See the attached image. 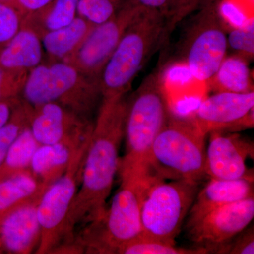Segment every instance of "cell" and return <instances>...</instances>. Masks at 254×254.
Masks as SVG:
<instances>
[{
    "instance_id": "6da1fadb",
    "label": "cell",
    "mask_w": 254,
    "mask_h": 254,
    "mask_svg": "<svg viewBox=\"0 0 254 254\" xmlns=\"http://www.w3.org/2000/svg\"><path fill=\"white\" fill-rule=\"evenodd\" d=\"M127 110L125 96L102 102L81 170V189L66 218L65 240L73 238L76 227L98 221L106 213L107 200L118 172Z\"/></svg>"
},
{
    "instance_id": "7a4b0ae2",
    "label": "cell",
    "mask_w": 254,
    "mask_h": 254,
    "mask_svg": "<svg viewBox=\"0 0 254 254\" xmlns=\"http://www.w3.org/2000/svg\"><path fill=\"white\" fill-rule=\"evenodd\" d=\"M161 70L155 69L127 100L125 153L119 161L121 184H129L143 195L153 184L150 157L153 143L170 118Z\"/></svg>"
},
{
    "instance_id": "3957f363",
    "label": "cell",
    "mask_w": 254,
    "mask_h": 254,
    "mask_svg": "<svg viewBox=\"0 0 254 254\" xmlns=\"http://www.w3.org/2000/svg\"><path fill=\"white\" fill-rule=\"evenodd\" d=\"M165 16L140 9L128 25L100 79L103 100L125 96L137 74L159 47L165 44Z\"/></svg>"
},
{
    "instance_id": "277c9868",
    "label": "cell",
    "mask_w": 254,
    "mask_h": 254,
    "mask_svg": "<svg viewBox=\"0 0 254 254\" xmlns=\"http://www.w3.org/2000/svg\"><path fill=\"white\" fill-rule=\"evenodd\" d=\"M206 137L193 117L170 114L152 148L150 169L154 181L183 180L201 183L208 177Z\"/></svg>"
},
{
    "instance_id": "5b68a950",
    "label": "cell",
    "mask_w": 254,
    "mask_h": 254,
    "mask_svg": "<svg viewBox=\"0 0 254 254\" xmlns=\"http://www.w3.org/2000/svg\"><path fill=\"white\" fill-rule=\"evenodd\" d=\"M22 93L25 101L33 107L56 103L86 120L101 95L98 83L64 62L41 64L32 68Z\"/></svg>"
},
{
    "instance_id": "8992f818",
    "label": "cell",
    "mask_w": 254,
    "mask_h": 254,
    "mask_svg": "<svg viewBox=\"0 0 254 254\" xmlns=\"http://www.w3.org/2000/svg\"><path fill=\"white\" fill-rule=\"evenodd\" d=\"M200 185L190 180H163L148 187L141 200L142 234L175 242Z\"/></svg>"
},
{
    "instance_id": "52a82bcc",
    "label": "cell",
    "mask_w": 254,
    "mask_h": 254,
    "mask_svg": "<svg viewBox=\"0 0 254 254\" xmlns=\"http://www.w3.org/2000/svg\"><path fill=\"white\" fill-rule=\"evenodd\" d=\"M213 0L196 11L180 41V54L191 76L208 81L227 56V29Z\"/></svg>"
},
{
    "instance_id": "ba28073f",
    "label": "cell",
    "mask_w": 254,
    "mask_h": 254,
    "mask_svg": "<svg viewBox=\"0 0 254 254\" xmlns=\"http://www.w3.org/2000/svg\"><path fill=\"white\" fill-rule=\"evenodd\" d=\"M142 196L138 189L121 184L109 208L98 221L88 225L82 240L90 254H118L119 250L142 233Z\"/></svg>"
},
{
    "instance_id": "9c48e42d",
    "label": "cell",
    "mask_w": 254,
    "mask_h": 254,
    "mask_svg": "<svg viewBox=\"0 0 254 254\" xmlns=\"http://www.w3.org/2000/svg\"><path fill=\"white\" fill-rule=\"evenodd\" d=\"M90 139L75 153L66 172L48 187L42 195L37 208L41 240L36 254L53 253L64 240L66 218L77 192Z\"/></svg>"
},
{
    "instance_id": "30bf717a",
    "label": "cell",
    "mask_w": 254,
    "mask_h": 254,
    "mask_svg": "<svg viewBox=\"0 0 254 254\" xmlns=\"http://www.w3.org/2000/svg\"><path fill=\"white\" fill-rule=\"evenodd\" d=\"M140 9L124 3L115 16L104 23L95 25L78 49L64 63L72 65L100 86L105 65Z\"/></svg>"
},
{
    "instance_id": "8fae6325",
    "label": "cell",
    "mask_w": 254,
    "mask_h": 254,
    "mask_svg": "<svg viewBox=\"0 0 254 254\" xmlns=\"http://www.w3.org/2000/svg\"><path fill=\"white\" fill-rule=\"evenodd\" d=\"M254 197L225 205L185 225L193 247L205 254H218L253 221Z\"/></svg>"
},
{
    "instance_id": "7c38bea8",
    "label": "cell",
    "mask_w": 254,
    "mask_h": 254,
    "mask_svg": "<svg viewBox=\"0 0 254 254\" xmlns=\"http://www.w3.org/2000/svg\"><path fill=\"white\" fill-rule=\"evenodd\" d=\"M94 123L56 103L33 107L29 128L40 145H80L91 138Z\"/></svg>"
},
{
    "instance_id": "4fadbf2b",
    "label": "cell",
    "mask_w": 254,
    "mask_h": 254,
    "mask_svg": "<svg viewBox=\"0 0 254 254\" xmlns=\"http://www.w3.org/2000/svg\"><path fill=\"white\" fill-rule=\"evenodd\" d=\"M208 135L206 164L209 178L254 180L253 170L247 165L249 158L254 159L253 142L231 132L215 131Z\"/></svg>"
},
{
    "instance_id": "5bb4252c",
    "label": "cell",
    "mask_w": 254,
    "mask_h": 254,
    "mask_svg": "<svg viewBox=\"0 0 254 254\" xmlns=\"http://www.w3.org/2000/svg\"><path fill=\"white\" fill-rule=\"evenodd\" d=\"M254 108V92L245 93L219 92L200 103L193 118L202 131L228 132Z\"/></svg>"
},
{
    "instance_id": "9a60e30c",
    "label": "cell",
    "mask_w": 254,
    "mask_h": 254,
    "mask_svg": "<svg viewBox=\"0 0 254 254\" xmlns=\"http://www.w3.org/2000/svg\"><path fill=\"white\" fill-rule=\"evenodd\" d=\"M39 202L21 205L1 219L0 247L2 252L28 254L38 248L41 240V225L37 214Z\"/></svg>"
},
{
    "instance_id": "2e32d148",
    "label": "cell",
    "mask_w": 254,
    "mask_h": 254,
    "mask_svg": "<svg viewBox=\"0 0 254 254\" xmlns=\"http://www.w3.org/2000/svg\"><path fill=\"white\" fill-rule=\"evenodd\" d=\"M254 180H220L210 178L200 188L191 205L185 225L191 223L203 215L224 206L254 197Z\"/></svg>"
},
{
    "instance_id": "e0dca14e",
    "label": "cell",
    "mask_w": 254,
    "mask_h": 254,
    "mask_svg": "<svg viewBox=\"0 0 254 254\" xmlns=\"http://www.w3.org/2000/svg\"><path fill=\"white\" fill-rule=\"evenodd\" d=\"M43 44L33 30L21 26L0 54V66L9 71H28L42 64Z\"/></svg>"
},
{
    "instance_id": "ac0fdd59",
    "label": "cell",
    "mask_w": 254,
    "mask_h": 254,
    "mask_svg": "<svg viewBox=\"0 0 254 254\" xmlns=\"http://www.w3.org/2000/svg\"><path fill=\"white\" fill-rule=\"evenodd\" d=\"M84 143L80 145L66 143L41 145L33 155L30 170L48 187L66 172L75 153Z\"/></svg>"
},
{
    "instance_id": "d6986e66",
    "label": "cell",
    "mask_w": 254,
    "mask_h": 254,
    "mask_svg": "<svg viewBox=\"0 0 254 254\" xmlns=\"http://www.w3.org/2000/svg\"><path fill=\"white\" fill-rule=\"evenodd\" d=\"M48 188L30 170L0 182V221L14 209L40 201Z\"/></svg>"
},
{
    "instance_id": "ffe728a7",
    "label": "cell",
    "mask_w": 254,
    "mask_h": 254,
    "mask_svg": "<svg viewBox=\"0 0 254 254\" xmlns=\"http://www.w3.org/2000/svg\"><path fill=\"white\" fill-rule=\"evenodd\" d=\"M95 26L78 16L67 26L43 34L42 44L52 62H64L78 49Z\"/></svg>"
},
{
    "instance_id": "44dd1931",
    "label": "cell",
    "mask_w": 254,
    "mask_h": 254,
    "mask_svg": "<svg viewBox=\"0 0 254 254\" xmlns=\"http://www.w3.org/2000/svg\"><path fill=\"white\" fill-rule=\"evenodd\" d=\"M208 83L215 93H245L254 91L248 61L235 54L225 57Z\"/></svg>"
},
{
    "instance_id": "7402d4cb",
    "label": "cell",
    "mask_w": 254,
    "mask_h": 254,
    "mask_svg": "<svg viewBox=\"0 0 254 254\" xmlns=\"http://www.w3.org/2000/svg\"><path fill=\"white\" fill-rule=\"evenodd\" d=\"M78 0H53L41 10L23 18L21 26L30 28L41 38L72 22L77 14Z\"/></svg>"
},
{
    "instance_id": "603a6c76",
    "label": "cell",
    "mask_w": 254,
    "mask_h": 254,
    "mask_svg": "<svg viewBox=\"0 0 254 254\" xmlns=\"http://www.w3.org/2000/svg\"><path fill=\"white\" fill-rule=\"evenodd\" d=\"M40 145L29 127L21 131L0 166V182L29 170L32 158Z\"/></svg>"
},
{
    "instance_id": "cb8c5ba5",
    "label": "cell",
    "mask_w": 254,
    "mask_h": 254,
    "mask_svg": "<svg viewBox=\"0 0 254 254\" xmlns=\"http://www.w3.org/2000/svg\"><path fill=\"white\" fill-rule=\"evenodd\" d=\"M118 254H206L201 249L178 247L176 242L159 240L141 234L124 245Z\"/></svg>"
},
{
    "instance_id": "d4e9b609",
    "label": "cell",
    "mask_w": 254,
    "mask_h": 254,
    "mask_svg": "<svg viewBox=\"0 0 254 254\" xmlns=\"http://www.w3.org/2000/svg\"><path fill=\"white\" fill-rule=\"evenodd\" d=\"M33 110L32 105L21 100L7 123L0 129V166L18 135L29 127Z\"/></svg>"
},
{
    "instance_id": "484cf974",
    "label": "cell",
    "mask_w": 254,
    "mask_h": 254,
    "mask_svg": "<svg viewBox=\"0 0 254 254\" xmlns=\"http://www.w3.org/2000/svg\"><path fill=\"white\" fill-rule=\"evenodd\" d=\"M121 0H78L77 13L95 25L109 20L122 7Z\"/></svg>"
},
{
    "instance_id": "4316f807",
    "label": "cell",
    "mask_w": 254,
    "mask_h": 254,
    "mask_svg": "<svg viewBox=\"0 0 254 254\" xmlns=\"http://www.w3.org/2000/svg\"><path fill=\"white\" fill-rule=\"evenodd\" d=\"M227 36L228 48L236 53L235 55H240L247 61L254 59V18L242 27L230 28Z\"/></svg>"
},
{
    "instance_id": "83f0119b",
    "label": "cell",
    "mask_w": 254,
    "mask_h": 254,
    "mask_svg": "<svg viewBox=\"0 0 254 254\" xmlns=\"http://www.w3.org/2000/svg\"><path fill=\"white\" fill-rule=\"evenodd\" d=\"M213 0H172L171 7L165 21V43L170 34L182 21L192 13L204 7Z\"/></svg>"
},
{
    "instance_id": "f1b7e54d",
    "label": "cell",
    "mask_w": 254,
    "mask_h": 254,
    "mask_svg": "<svg viewBox=\"0 0 254 254\" xmlns=\"http://www.w3.org/2000/svg\"><path fill=\"white\" fill-rule=\"evenodd\" d=\"M23 19L14 6L0 2V54L19 31Z\"/></svg>"
},
{
    "instance_id": "f546056e",
    "label": "cell",
    "mask_w": 254,
    "mask_h": 254,
    "mask_svg": "<svg viewBox=\"0 0 254 254\" xmlns=\"http://www.w3.org/2000/svg\"><path fill=\"white\" fill-rule=\"evenodd\" d=\"M28 71H9L0 66V102L18 98L22 92Z\"/></svg>"
},
{
    "instance_id": "4dcf8cb0",
    "label": "cell",
    "mask_w": 254,
    "mask_h": 254,
    "mask_svg": "<svg viewBox=\"0 0 254 254\" xmlns=\"http://www.w3.org/2000/svg\"><path fill=\"white\" fill-rule=\"evenodd\" d=\"M254 225H249L222 249L220 254H254Z\"/></svg>"
},
{
    "instance_id": "1f68e13d",
    "label": "cell",
    "mask_w": 254,
    "mask_h": 254,
    "mask_svg": "<svg viewBox=\"0 0 254 254\" xmlns=\"http://www.w3.org/2000/svg\"><path fill=\"white\" fill-rule=\"evenodd\" d=\"M125 2L136 7L158 11L167 19L171 7L172 0H126Z\"/></svg>"
},
{
    "instance_id": "d6a6232c",
    "label": "cell",
    "mask_w": 254,
    "mask_h": 254,
    "mask_svg": "<svg viewBox=\"0 0 254 254\" xmlns=\"http://www.w3.org/2000/svg\"><path fill=\"white\" fill-rule=\"evenodd\" d=\"M53 0H14L13 6L21 13L24 18L49 4Z\"/></svg>"
},
{
    "instance_id": "836d02e7",
    "label": "cell",
    "mask_w": 254,
    "mask_h": 254,
    "mask_svg": "<svg viewBox=\"0 0 254 254\" xmlns=\"http://www.w3.org/2000/svg\"><path fill=\"white\" fill-rule=\"evenodd\" d=\"M21 102L18 98L0 102V129L7 123L14 108Z\"/></svg>"
},
{
    "instance_id": "e575fe53",
    "label": "cell",
    "mask_w": 254,
    "mask_h": 254,
    "mask_svg": "<svg viewBox=\"0 0 254 254\" xmlns=\"http://www.w3.org/2000/svg\"><path fill=\"white\" fill-rule=\"evenodd\" d=\"M0 2L7 3V4H11L13 6L14 0H0Z\"/></svg>"
},
{
    "instance_id": "d590c367",
    "label": "cell",
    "mask_w": 254,
    "mask_h": 254,
    "mask_svg": "<svg viewBox=\"0 0 254 254\" xmlns=\"http://www.w3.org/2000/svg\"><path fill=\"white\" fill-rule=\"evenodd\" d=\"M2 252V251H1V247H0V253H1Z\"/></svg>"
}]
</instances>
